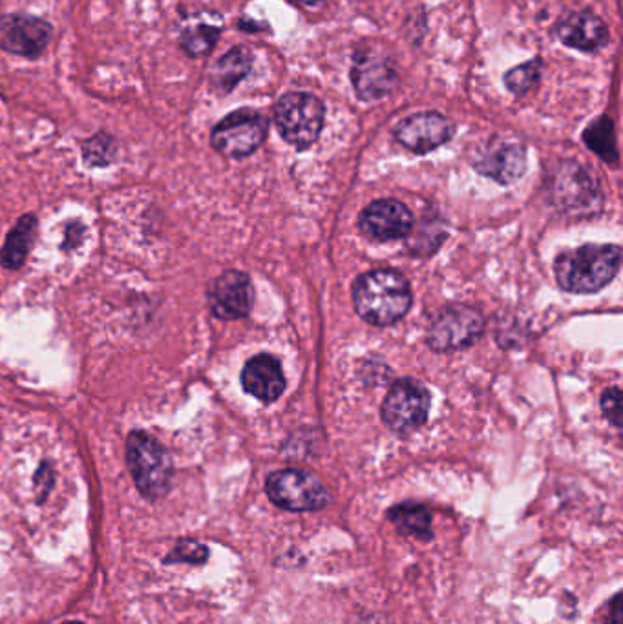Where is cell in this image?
Listing matches in <instances>:
<instances>
[{"instance_id": "52a82bcc", "label": "cell", "mask_w": 623, "mask_h": 624, "mask_svg": "<svg viewBox=\"0 0 623 624\" xmlns=\"http://www.w3.org/2000/svg\"><path fill=\"white\" fill-rule=\"evenodd\" d=\"M266 492L275 506L287 512H317L329 503V492L320 478L304 469L273 473L267 478Z\"/></svg>"}, {"instance_id": "7402d4cb", "label": "cell", "mask_w": 623, "mask_h": 624, "mask_svg": "<svg viewBox=\"0 0 623 624\" xmlns=\"http://www.w3.org/2000/svg\"><path fill=\"white\" fill-rule=\"evenodd\" d=\"M82 161L90 168L110 167L118 159V141L112 133L98 132L82 142Z\"/></svg>"}, {"instance_id": "ffe728a7", "label": "cell", "mask_w": 623, "mask_h": 624, "mask_svg": "<svg viewBox=\"0 0 623 624\" xmlns=\"http://www.w3.org/2000/svg\"><path fill=\"white\" fill-rule=\"evenodd\" d=\"M388 518L403 535L421 538V541H429V538L434 537L432 513L423 504H397V506L389 509Z\"/></svg>"}, {"instance_id": "9a60e30c", "label": "cell", "mask_w": 623, "mask_h": 624, "mask_svg": "<svg viewBox=\"0 0 623 624\" xmlns=\"http://www.w3.org/2000/svg\"><path fill=\"white\" fill-rule=\"evenodd\" d=\"M556 33L565 47L596 51L607 42V24L591 11H574L557 22Z\"/></svg>"}, {"instance_id": "2e32d148", "label": "cell", "mask_w": 623, "mask_h": 624, "mask_svg": "<svg viewBox=\"0 0 623 624\" xmlns=\"http://www.w3.org/2000/svg\"><path fill=\"white\" fill-rule=\"evenodd\" d=\"M526 167L525 148L520 145H500L475 162V170L501 185L514 184L522 178Z\"/></svg>"}, {"instance_id": "7a4b0ae2", "label": "cell", "mask_w": 623, "mask_h": 624, "mask_svg": "<svg viewBox=\"0 0 623 624\" xmlns=\"http://www.w3.org/2000/svg\"><path fill=\"white\" fill-rule=\"evenodd\" d=\"M622 249L619 245H583L557 256L556 281L573 295H594L619 275Z\"/></svg>"}, {"instance_id": "e0dca14e", "label": "cell", "mask_w": 623, "mask_h": 624, "mask_svg": "<svg viewBox=\"0 0 623 624\" xmlns=\"http://www.w3.org/2000/svg\"><path fill=\"white\" fill-rule=\"evenodd\" d=\"M253 51L247 47L230 48L210 70V85L221 96L233 92L253 70Z\"/></svg>"}, {"instance_id": "f546056e", "label": "cell", "mask_w": 623, "mask_h": 624, "mask_svg": "<svg viewBox=\"0 0 623 624\" xmlns=\"http://www.w3.org/2000/svg\"><path fill=\"white\" fill-rule=\"evenodd\" d=\"M62 624H82V623H77V621H68V623H62Z\"/></svg>"}, {"instance_id": "44dd1931", "label": "cell", "mask_w": 623, "mask_h": 624, "mask_svg": "<svg viewBox=\"0 0 623 624\" xmlns=\"http://www.w3.org/2000/svg\"><path fill=\"white\" fill-rule=\"evenodd\" d=\"M583 141L596 156L605 162L616 165L619 162V148H616V133L614 125L607 116H602L589 125L583 132Z\"/></svg>"}, {"instance_id": "8fae6325", "label": "cell", "mask_w": 623, "mask_h": 624, "mask_svg": "<svg viewBox=\"0 0 623 624\" xmlns=\"http://www.w3.org/2000/svg\"><path fill=\"white\" fill-rule=\"evenodd\" d=\"M352 82L358 99L372 102L388 96L397 87L399 76L388 57L366 48L353 57Z\"/></svg>"}, {"instance_id": "7c38bea8", "label": "cell", "mask_w": 623, "mask_h": 624, "mask_svg": "<svg viewBox=\"0 0 623 624\" xmlns=\"http://www.w3.org/2000/svg\"><path fill=\"white\" fill-rule=\"evenodd\" d=\"M358 227L364 236L377 241L403 239L414 229V216L397 199H377L364 208Z\"/></svg>"}, {"instance_id": "4fadbf2b", "label": "cell", "mask_w": 623, "mask_h": 624, "mask_svg": "<svg viewBox=\"0 0 623 624\" xmlns=\"http://www.w3.org/2000/svg\"><path fill=\"white\" fill-rule=\"evenodd\" d=\"M395 139L415 153H428L443 147L454 136V125L437 112L406 117L395 127Z\"/></svg>"}, {"instance_id": "5bb4252c", "label": "cell", "mask_w": 623, "mask_h": 624, "mask_svg": "<svg viewBox=\"0 0 623 624\" xmlns=\"http://www.w3.org/2000/svg\"><path fill=\"white\" fill-rule=\"evenodd\" d=\"M241 386L247 395L255 396L264 404L278 400L287 386L280 361L266 353L253 356L241 370Z\"/></svg>"}, {"instance_id": "ba28073f", "label": "cell", "mask_w": 623, "mask_h": 624, "mask_svg": "<svg viewBox=\"0 0 623 624\" xmlns=\"http://www.w3.org/2000/svg\"><path fill=\"white\" fill-rule=\"evenodd\" d=\"M432 395L421 382L403 378L389 387L384 398L383 422L389 432L408 435L424 426L428 420Z\"/></svg>"}, {"instance_id": "6da1fadb", "label": "cell", "mask_w": 623, "mask_h": 624, "mask_svg": "<svg viewBox=\"0 0 623 624\" xmlns=\"http://www.w3.org/2000/svg\"><path fill=\"white\" fill-rule=\"evenodd\" d=\"M414 296L408 279L392 269H377L358 276L353 285V305L366 324L389 327L408 315Z\"/></svg>"}, {"instance_id": "603a6c76", "label": "cell", "mask_w": 623, "mask_h": 624, "mask_svg": "<svg viewBox=\"0 0 623 624\" xmlns=\"http://www.w3.org/2000/svg\"><path fill=\"white\" fill-rule=\"evenodd\" d=\"M543 62L542 59H532V61L523 62L520 67L512 68L506 71L505 85L514 96L522 97L526 92H531L532 88L536 87L542 76Z\"/></svg>"}, {"instance_id": "277c9868", "label": "cell", "mask_w": 623, "mask_h": 624, "mask_svg": "<svg viewBox=\"0 0 623 624\" xmlns=\"http://www.w3.org/2000/svg\"><path fill=\"white\" fill-rule=\"evenodd\" d=\"M326 119V105L309 92L281 96L273 108V121L284 141L298 150H306L320 138Z\"/></svg>"}, {"instance_id": "3957f363", "label": "cell", "mask_w": 623, "mask_h": 624, "mask_svg": "<svg viewBox=\"0 0 623 624\" xmlns=\"http://www.w3.org/2000/svg\"><path fill=\"white\" fill-rule=\"evenodd\" d=\"M127 466L134 484L147 501H159L172 484V458L158 438L145 432H132L127 438Z\"/></svg>"}, {"instance_id": "d4e9b609", "label": "cell", "mask_w": 623, "mask_h": 624, "mask_svg": "<svg viewBox=\"0 0 623 624\" xmlns=\"http://www.w3.org/2000/svg\"><path fill=\"white\" fill-rule=\"evenodd\" d=\"M602 412L609 420L613 422L614 426H622V422H620V416H622V392H620V387H609L607 392L603 393Z\"/></svg>"}, {"instance_id": "4316f807", "label": "cell", "mask_w": 623, "mask_h": 624, "mask_svg": "<svg viewBox=\"0 0 623 624\" xmlns=\"http://www.w3.org/2000/svg\"><path fill=\"white\" fill-rule=\"evenodd\" d=\"M622 597L620 594L614 595L613 601L609 603L607 620L605 624H622V610H620Z\"/></svg>"}, {"instance_id": "5b68a950", "label": "cell", "mask_w": 623, "mask_h": 624, "mask_svg": "<svg viewBox=\"0 0 623 624\" xmlns=\"http://www.w3.org/2000/svg\"><path fill=\"white\" fill-rule=\"evenodd\" d=\"M269 121L256 110L241 108L225 116L210 132V145L225 158L244 159L266 141Z\"/></svg>"}, {"instance_id": "484cf974", "label": "cell", "mask_w": 623, "mask_h": 624, "mask_svg": "<svg viewBox=\"0 0 623 624\" xmlns=\"http://www.w3.org/2000/svg\"><path fill=\"white\" fill-rule=\"evenodd\" d=\"M51 486H53V469H51L50 464L42 463L36 475V493L39 503L48 498Z\"/></svg>"}, {"instance_id": "9c48e42d", "label": "cell", "mask_w": 623, "mask_h": 624, "mask_svg": "<svg viewBox=\"0 0 623 624\" xmlns=\"http://www.w3.org/2000/svg\"><path fill=\"white\" fill-rule=\"evenodd\" d=\"M53 26L41 17L8 13L0 17V50L24 59H39L50 47Z\"/></svg>"}, {"instance_id": "cb8c5ba5", "label": "cell", "mask_w": 623, "mask_h": 624, "mask_svg": "<svg viewBox=\"0 0 623 624\" xmlns=\"http://www.w3.org/2000/svg\"><path fill=\"white\" fill-rule=\"evenodd\" d=\"M209 548L195 538H181L176 543L175 548L165 558V564H200L207 563Z\"/></svg>"}, {"instance_id": "f1b7e54d", "label": "cell", "mask_w": 623, "mask_h": 624, "mask_svg": "<svg viewBox=\"0 0 623 624\" xmlns=\"http://www.w3.org/2000/svg\"><path fill=\"white\" fill-rule=\"evenodd\" d=\"M295 2L304 6H315L318 4V2H323V0H295Z\"/></svg>"}, {"instance_id": "83f0119b", "label": "cell", "mask_w": 623, "mask_h": 624, "mask_svg": "<svg viewBox=\"0 0 623 624\" xmlns=\"http://www.w3.org/2000/svg\"><path fill=\"white\" fill-rule=\"evenodd\" d=\"M349 624H389L388 621L384 620L383 615L377 614H364L358 615Z\"/></svg>"}, {"instance_id": "8992f818", "label": "cell", "mask_w": 623, "mask_h": 624, "mask_svg": "<svg viewBox=\"0 0 623 624\" xmlns=\"http://www.w3.org/2000/svg\"><path fill=\"white\" fill-rule=\"evenodd\" d=\"M485 330V320L479 310L471 305L452 304L446 305L432 318L428 327L429 349L435 353H454V350L466 349Z\"/></svg>"}, {"instance_id": "30bf717a", "label": "cell", "mask_w": 623, "mask_h": 624, "mask_svg": "<svg viewBox=\"0 0 623 624\" xmlns=\"http://www.w3.org/2000/svg\"><path fill=\"white\" fill-rule=\"evenodd\" d=\"M207 304L218 320H241L249 316L255 304V287L241 270H225L209 285Z\"/></svg>"}, {"instance_id": "ac0fdd59", "label": "cell", "mask_w": 623, "mask_h": 624, "mask_svg": "<svg viewBox=\"0 0 623 624\" xmlns=\"http://www.w3.org/2000/svg\"><path fill=\"white\" fill-rule=\"evenodd\" d=\"M37 218L24 214L16 227L6 236L4 247L0 249V265L8 270H19L26 264L37 234Z\"/></svg>"}, {"instance_id": "d6986e66", "label": "cell", "mask_w": 623, "mask_h": 624, "mask_svg": "<svg viewBox=\"0 0 623 624\" xmlns=\"http://www.w3.org/2000/svg\"><path fill=\"white\" fill-rule=\"evenodd\" d=\"M221 30L224 28L220 24H212V22L201 21V19H190L179 30V48L190 59L210 56L218 44Z\"/></svg>"}]
</instances>
